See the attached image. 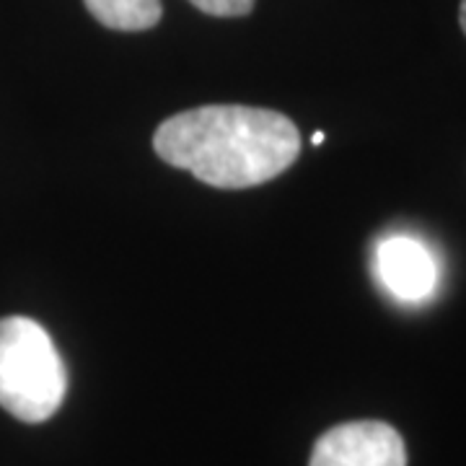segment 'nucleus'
<instances>
[{"label":"nucleus","instance_id":"6","mask_svg":"<svg viewBox=\"0 0 466 466\" xmlns=\"http://www.w3.org/2000/svg\"><path fill=\"white\" fill-rule=\"evenodd\" d=\"M192 5H198L200 11L210 16H247L254 8V0H189Z\"/></svg>","mask_w":466,"mask_h":466},{"label":"nucleus","instance_id":"5","mask_svg":"<svg viewBox=\"0 0 466 466\" xmlns=\"http://www.w3.org/2000/svg\"><path fill=\"white\" fill-rule=\"evenodd\" d=\"M88 14L116 32H143L161 21V0H84Z\"/></svg>","mask_w":466,"mask_h":466},{"label":"nucleus","instance_id":"3","mask_svg":"<svg viewBox=\"0 0 466 466\" xmlns=\"http://www.w3.org/2000/svg\"><path fill=\"white\" fill-rule=\"evenodd\" d=\"M309 466H407V449L391 425L358 420L321 435Z\"/></svg>","mask_w":466,"mask_h":466},{"label":"nucleus","instance_id":"8","mask_svg":"<svg viewBox=\"0 0 466 466\" xmlns=\"http://www.w3.org/2000/svg\"><path fill=\"white\" fill-rule=\"evenodd\" d=\"M311 143H314V146H319V143H324V133H314V137H311Z\"/></svg>","mask_w":466,"mask_h":466},{"label":"nucleus","instance_id":"2","mask_svg":"<svg viewBox=\"0 0 466 466\" xmlns=\"http://www.w3.org/2000/svg\"><path fill=\"white\" fill-rule=\"evenodd\" d=\"M63 358L36 321L0 319V407L21 422L50 420L66 397Z\"/></svg>","mask_w":466,"mask_h":466},{"label":"nucleus","instance_id":"7","mask_svg":"<svg viewBox=\"0 0 466 466\" xmlns=\"http://www.w3.org/2000/svg\"><path fill=\"white\" fill-rule=\"evenodd\" d=\"M459 21H461V29L466 34V0H461V11H459Z\"/></svg>","mask_w":466,"mask_h":466},{"label":"nucleus","instance_id":"1","mask_svg":"<svg viewBox=\"0 0 466 466\" xmlns=\"http://www.w3.org/2000/svg\"><path fill=\"white\" fill-rule=\"evenodd\" d=\"M153 148L210 187L244 189L280 177L299 158L300 135L280 112L213 104L161 122Z\"/></svg>","mask_w":466,"mask_h":466},{"label":"nucleus","instance_id":"4","mask_svg":"<svg viewBox=\"0 0 466 466\" xmlns=\"http://www.w3.org/2000/svg\"><path fill=\"white\" fill-rule=\"evenodd\" d=\"M376 269L381 283L401 300L428 299L438 280L431 251L407 236L383 241L376 251Z\"/></svg>","mask_w":466,"mask_h":466}]
</instances>
